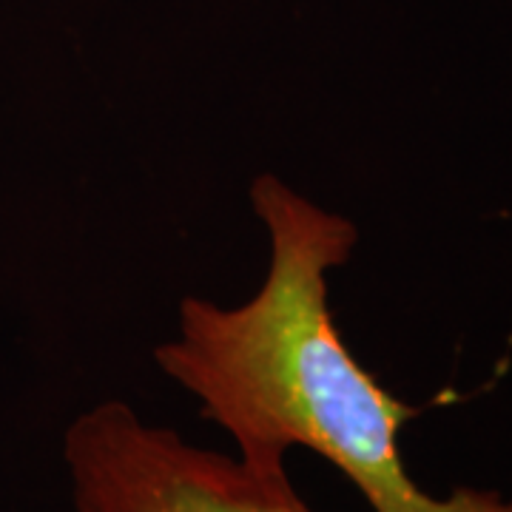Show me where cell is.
<instances>
[{"label": "cell", "instance_id": "obj_1", "mask_svg": "<svg viewBox=\"0 0 512 512\" xmlns=\"http://www.w3.org/2000/svg\"><path fill=\"white\" fill-rule=\"evenodd\" d=\"M268 271L239 305L185 296L177 330L154 348L160 373L251 464L282 467L293 447L330 461L373 512H512L498 490L427 493L407 473L399 433L419 416L376 382L330 311V274L359 245L356 222L276 174L251 183Z\"/></svg>", "mask_w": 512, "mask_h": 512}, {"label": "cell", "instance_id": "obj_2", "mask_svg": "<svg viewBox=\"0 0 512 512\" xmlns=\"http://www.w3.org/2000/svg\"><path fill=\"white\" fill-rule=\"evenodd\" d=\"M63 464L74 512H313L285 464L200 447L123 399L69 421Z\"/></svg>", "mask_w": 512, "mask_h": 512}]
</instances>
